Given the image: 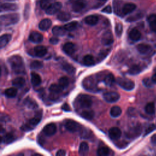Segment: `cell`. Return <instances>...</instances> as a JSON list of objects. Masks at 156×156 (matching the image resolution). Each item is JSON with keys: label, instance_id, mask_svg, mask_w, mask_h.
Here are the masks:
<instances>
[{"label": "cell", "instance_id": "cell-42", "mask_svg": "<svg viewBox=\"0 0 156 156\" xmlns=\"http://www.w3.org/2000/svg\"><path fill=\"white\" fill-rule=\"evenodd\" d=\"M78 26V23L77 21H72L66 24L63 27L66 30V31H73L75 30Z\"/></svg>", "mask_w": 156, "mask_h": 156}, {"label": "cell", "instance_id": "cell-31", "mask_svg": "<svg viewBox=\"0 0 156 156\" xmlns=\"http://www.w3.org/2000/svg\"><path fill=\"white\" fill-rule=\"evenodd\" d=\"M26 83L25 79L22 77H18L14 79L12 81V85L16 88L23 87Z\"/></svg>", "mask_w": 156, "mask_h": 156}, {"label": "cell", "instance_id": "cell-34", "mask_svg": "<svg viewBox=\"0 0 156 156\" xmlns=\"http://www.w3.org/2000/svg\"><path fill=\"white\" fill-rule=\"evenodd\" d=\"M57 18L58 20L61 21H68V20H69L71 18V15L66 12H60L57 14Z\"/></svg>", "mask_w": 156, "mask_h": 156}, {"label": "cell", "instance_id": "cell-10", "mask_svg": "<svg viewBox=\"0 0 156 156\" xmlns=\"http://www.w3.org/2000/svg\"><path fill=\"white\" fill-rule=\"evenodd\" d=\"M62 7V4L60 2H55L53 4H51L49 7L45 10L46 14L48 15H54L60 11Z\"/></svg>", "mask_w": 156, "mask_h": 156}, {"label": "cell", "instance_id": "cell-30", "mask_svg": "<svg viewBox=\"0 0 156 156\" xmlns=\"http://www.w3.org/2000/svg\"><path fill=\"white\" fill-rule=\"evenodd\" d=\"M24 104L26 107L31 109L37 108L38 106L37 103L34 99L29 97H27L25 99V100L24 101Z\"/></svg>", "mask_w": 156, "mask_h": 156}, {"label": "cell", "instance_id": "cell-9", "mask_svg": "<svg viewBox=\"0 0 156 156\" xmlns=\"http://www.w3.org/2000/svg\"><path fill=\"white\" fill-rule=\"evenodd\" d=\"M114 41L112 33L110 30L105 31L102 37L101 43L105 46H108L112 44Z\"/></svg>", "mask_w": 156, "mask_h": 156}, {"label": "cell", "instance_id": "cell-13", "mask_svg": "<svg viewBox=\"0 0 156 156\" xmlns=\"http://www.w3.org/2000/svg\"><path fill=\"white\" fill-rule=\"evenodd\" d=\"M77 50L76 44L72 42H67L63 46V52L68 55L73 54Z\"/></svg>", "mask_w": 156, "mask_h": 156}, {"label": "cell", "instance_id": "cell-21", "mask_svg": "<svg viewBox=\"0 0 156 156\" xmlns=\"http://www.w3.org/2000/svg\"><path fill=\"white\" fill-rule=\"evenodd\" d=\"M85 23L90 26L96 25L99 21V18L97 15H91L86 16L84 19Z\"/></svg>", "mask_w": 156, "mask_h": 156}, {"label": "cell", "instance_id": "cell-8", "mask_svg": "<svg viewBox=\"0 0 156 156\" xmlns=\"http://www.w3.org/2000/svg\"><path fill=\"white\" fill-rule=\"evenodd\" d=\"M64 125L65 128L71 132H75L80 129V124L72 119H67Z\"/></svg>", "mask_w": 156, "mask_h": 156}, {"label": "cell", "instance_id": "cell-29", "mask_svg": "<svg viewBox=\"0 0 156 156\" xmlns=\"http://www.w3.org/2000/svg\"><path fill=\"white\" fill-rule=\"evenodd\" d=\"M31 83L34 86H38L41 83V79L39 74L35 72L31 73Z\"/></svg>", "mask_w": 156, "mask_h": 156}, {"label": "cell", "instance_id": "cell-2", "mask_svg": "<svg viewBox=\"0 0 156 156\" xmlns=\"http://www.w3.org/2000/svg\"><path fill=\"white\" fill-rule=\"evenodd\" d=\"M98 77L95 76H90L85 77L82 81V86L87 91L91 92H97L98 89Z\"/></svg>", "mask_w": 156, "mask_h": 156}, {"label": "cell", "instance_id": "cell-53", "mask_svg": "<svg viewBox=\"0 0 156 156\" xmlns=\"http://www.w3.org/2000/svg\"><path fill=\"white\" fill-rule=\"evenodd\" d=\"M141 17H142V15L140 14V13H138V14L135 15V16H130L129 18H128L127 19V21H129V22H132V21L137 20L140 19V18H141Z\"/></svg>", "mask_w": 156, "mask_h": 156}, {"label": "cell", "instance_id": "cell-44", "mask_svg": "<svg viewBox=\"0 0 156 156\" xmlns=\"http://www.w3.org/2000/svg\"><path fill=\"white\" fill-rule=\"evenodd\" d=\"M141 71V68L138 65H134L130 67L129 70V73L131 75H136Z\"/></svg>", "mask_w": 156, "mask_h": 156}, {"label": "cell", "instance_id": "cell-17", "mask_svg": "<svg viewBox=\"0 0 156 156\" xmlns=\"http://www.w3.org/2000/svg\"><path fill=\"white\" fill-rule=\"evenodd\" d=\"M47 48L41 45H38L34 48V52L37 57H42L44 56L47 53Z\"/></svg>", "mask_w": 156, "mask_h": 156}, {"label": "cell", "instance_id": "cell-37", "mask_svg": "<svg viewBox=\"0 0 156 156\" xmlns=\"http://www.w3.org/2000/svg\"><path fill=\"white\" fill-rule=\"evenodd\" d=\"M81 116L82 118L88 119V120H91L94 118V113L93 110H84L82 112Z\"/></svg>", "mask_w": 156, "mask_h": 156}, {"label": "cell", "instance_id": "cell-55", "mask_svg": "<svg viewBox=\"0 0 156 156\" xmlns=\"http://www.w3.org/2000/svg\"><path fill=\"white\" fill-rule=\"evenodd\" d=\"M49 98L50 100L54 101H56L58 99V94H55V93H51L49 96Z\"/></svg>", "mask_w": 156, "mask_h": 156}, {"label": "cell", "instance_id": "cell-51", "mask_svg": "<svg viewBox=\"0 0 156 156\" xmlns=\"http://www.w3.org/2000/svg\"><path fill=\"white\" fill-rule=\"evenodd\" d=\"M91 134V131L88 132V129H84L80 132V136L82 138H89Z\"/></svg>", "mask_w": 156, "mask_h": 156}, {"label": "cell", "instance_id": "cell-15", "mask_svg": "<svg viewBox=\"0 0 156 156\" xmlns=\"http://www.w3.org/2000/svg\"><path fill=\"white\" fill-rule=\"evenodd\" d=\"M29 40L32 43H39L43 41V36L41 34L36 31H34L30 34Z\"/></svg>", "mask_w": 156, "mask_h": 156}, {"label": "cell", "instance_id": "cell-4", "mask_svg": "<svg viewBox=\"0 0 156 156\" xmlns=\"http://www.w3.org/2000/svg\"><path fill=\"white\" fill-rule=\"evenodd\" d=\"M116 82L119 87L127 91L132 90L135 87L134 82L125 77H118L116 79Z\"/></svg>", "mask_w": 156, "mask_h": 156}, {"label": "cell", "instance_id": "cell-43", "mask_svg": "<svg viewBox=\"0 0 156 156\" xmlns=\"http://www.w3.org/2000/svg\"><path fill=\"white\" fill-rule=\"evenodd\" d=\"M15 139L14 135L11 133H8L5 134L3 137L1 136V142L4 141L5 143H12Z\"/></svg>", "mask_w": 156, "mask_h": 156}, {"label": "cell", "instance_id": "cell-35", "mask_svg": "<svg viewBox=\"0 0 156 156\" xmlns=\"http://www.w3.org/2000/svg\"><path fill=\"white\" fill-rule=\"evenodd\" d=\"M122 113L121 108L119 106H113L112 107L110 113L112 117L117 118L121 115Z\"/></svg>", "mask_w": 156, "mask_h": 156}, {"label": "cell", "instance_id": "cell-57", "mask_svg": "<svg viewBox=\"0 0 156 156\" xmlns=\"http://www.w3.org/2000/svg\"><path fill=\"white\" fill-rule=\"evenodd\" d=\"M58 41H59L58 38L56 37H51L49 40V42L52 44H57L58 43Z\"/></svg>", "mask_w": 156, "mask_h": 156}, {"label": "cell", "instance_id": "cell-61", "mask_svg": "<svg viewBox=\"0 0 156 156\" xmlns=\"http://www.w3.org/2000/svg\"><path fill=\"white\" fill-rule=\"evenodd\" d=\"M152 80L153 81L154 83H156V73H155V74L152 76Z\"/></svg>", "mask_w": 156, "mask_h": 156}, {"label": "cell", "instance_id": "cell-41", "mask_svg": "<svg viewBox=\"0 0 156 156\" xmlns=\"http://www.w3.org/2000/svg\"><path fill=\"white\" fill-rule=\"evenodd\" d=\"M63 89L58 84H52L49 87V91L51 93L59 94L60 93Z\"/></svg>", "mask_w": 156, "mask_h": 156}, {"label": "cell", "instance_id": "cell-22", "mask_svg": "<svg viewBox=\"0 0 156 156\" xmlns=\"http://www.w3.org/2000/svg\"><path fill=\"white\" fill-rule=\"evenodd\" d=\"M136 9V5L132 3H127L124 5L122 8V12L124 15H127L132 12Z\"/></svg>", "mask_w": 156, "mask_h": 156}, {"label": "cell", "instance_id": "cell-3", "mask_svg": "<svg viewBox=\"0 0 156 156\" xmlns=\"http://www.w3.org/2000/svg\"><path fill=\"white\" fill-rule=\"evenodd\" d=\"M20 16L18 13H10L1 16V25L7 26L12 24H15L19 21Z\"/></svg>", "mask_w": 156, "mask_h": 156}, {"label": "cell", "instance_id": "cell-25", "mask_svg": "<svg viewBox=\"0 0 156 156\" xmlns=\"http://www.w3.org/2000/svg\"><path fill=\"white\" fill-rule=\"evenodd\" d=\"M141 34L140 32L136 28H134L130 30L129 32V38L130 40L136 41H138L141 38Z\"/></svg>", "mask_w": 156, "mask_h": 156}, {"label": "cell", "instance_id": "cell-36", "mask_svg": "<svg viewBox=\"0 0 156 156\" xmlns=\"http://www.w3.org/2000/svg\"><path fill=\"white\" fill-rule=\"evenodd\" d=\"M83 62L86 66H92L95 63L94 59L91 55H85L83 58Z\"/></svg>", "mask_w": 156, "mask_h": 156}, {"label": "cell", "instance_id": "cell-45", "mask_svg": "<svg viewBox=\"0 0 156 156\" xmlns=\"http://www.w3.org/2000/svg\"><path fill=\"white\" fill-rule=\"evenodd\" d=\"M110 153V150L107 147H101L97 150V154L99 156L108 155Z\"/></svg>", "mask_w": 156, "mask_h": 156}, {"label": "cell", "instance_id": "cell-46", "mask_svg": "<svg viewBox=\"0 0 156 156\" xmlns=\"http://www.w3.org/2000/svg\"><path fill=\"white\" fill-rule=\"evenodd\" d=\"M43 66V64L41 62L38 60H34L31 62L30 67L32 69H39L42 68Z\"/></svg>", "mask_w": 156, "mask_h": 156}, {"label": "cell", "instance_id": "cell-40", "mask_svg": "<svg viewBox=\"0 0 156 156\" xmlns=\"http://www.w3.org/2000/svg\"><path fill=\"white\" fill-rule=\"evenodd\" d=\"M89 150L88 144L86 142H82L79 146V152L81 155H84L88 152Z\"/></svg>", "mask_w": 156, "mask_h": 156}, {"label": "cell", "instance_id": "cell-26", "mask_svg": "<svg viewBox=\"0 0 156 156\" xmlns=\"http://www.w3.org/2000/svg\"><path fill=\"white\" fill-rule=\"evenodd\" d=\"M115 81V76L112 73H108L104 76L103 82L107 86H112Z\"/></svg>", "mask_w": 156, "mask_h": 156}, {"label": "cell", "instance_id": "cell-52", "mask_svg": "<svg viewBox=\"0 0 156 156\" xmlns=\"http://www.w3.org/2000/svg\"><path fill=\"white\" fill-rule=\"evenodd\" d=\"M155 129V126L154 124H150L147 127V129H146V130H145V133H144V136H146V135H147V134H149V133H150L152 131H153L154 129Z\"/></svg>", "mask_w": 156, "mask_h": 156}, {"label": "cell", "instance_id": "cell-18", "mask_svg": "<svg viewBox=\"0 0 156 156\" xmlns=\"http://www.w3.org/2000/svg\"><path fill=\"white\" fill-rule=\"evenodd\" d=\"M18 9L17 4L14 3H4L1 5V11H15Z\"/></svg>", "mask_w": 156, "mask_h": 156}, {"label": "cell", "instance_id": "cell-12", "mask_svg": "<svg viewBox=\"0 0 156 156\" xmlns=\"http://www.w3.org/2000/svg\"><path fill=\"white\" fill-rule=\"evenodd\" d=\"M57 131V127L54 123H49L46 125L43 129V133L46 136H52Z\"/></svg>", "mask_w": 156, "mask_h": 156}, {"label": "cell", "instance_id": "cell-28", "mask_svg": "<svg viewBox=\"0 0 156 156\" xmlns=\"http://www.w3.org/2000/svg\"><path fill=\"white\" fill-rule=\"evenodd\" d=\"M147 20L149 24L151 29L154 32H156V14L150 15L147 17Z\"/></svg>", "mask_w": 156, "mask_h": 156}, {"label": "cell", "instance_id": "cell-5", "mask_svg": "<svg viewBox=\"0 0 156 156\" xmlns=\"http://www.w3.org/2000/svg\"><path fill=\"white\" fill-rule=\"evenodd\" d=\"M77 101L80 107L89 108L92 105V99L87 94H80L77 97Z\"/></svg>", "mask_w": 156, "mask_h": 156}, {"label": "cell", "instance_id": "cell-6", "mask_svg": "<svg viewBox=\"0 0 156 156\" xmlns=\"http://www.w3.org/2000/svg\"><path fill=\"white\" fill-rule=\"evenodd\" d=\"M103 98L107 102L114 103L119 99L120 95L115 91H107L103 94Z\"/></svg>", "mask_w": 156, "mask_h": 156}, {"label": "cell", "instance_id": "cell-16", "mask_svg": "<svg viewBox=\"0 0 156 156\" xmlns=\"http://www.w3.org/2000/svg\"><path fill=\"white\" fill-rule=\"evenodd\" d=\"M42 114H43V113H42V110H41L37 111L35 113L34 118L30 119L28 122L32 126L35 127V126H36L37 124H38L39 122H40V121L41 119V118H42Z\"/></svg>", "mask_w": 156, "mask_h": 156}, {"label": "cell", "instance_id": "cell-24", "mask_svg": "<svg viewBox=\"0 0 156 156\" xmlns=\"http://www.w3.org/2000/svg\"><path fill=\"white\" fill-rule=\"evenodd\" d=\"M62 69L69 74H74L76 72V68L74 66L68 62H63L62 64Z\"/></svg>", "mask_w": 156, "mask_h": 156}, {"label": "cell", "instance_id": "cell-60", "mask_svg": "<svg viewBox=\"0 0 156 156\" xmlns=\"http://www.w3.org/2000/svg\"><path fill=\"white\" fill-rule=\"evenodd\" d=\"M151 141L152 144L156 145V134H154L152 136V137L151 138Z\"/></svg>", "mask_w": 156, "mask_h": 156}, {"label": "cell", "instance_id": "cell-50", "mask_svg": "<svg viewBox=\"0 0 156 156\" xmlns=\"http://www.w3.org/2000/svg\"><path fill=\"white\" fill-rule=\"evenodd\" d=\"M152 80H151L150 79L146 77V78H144L143 80V85L147 87V88H151L152 87L153 85V83H152Z\"/></svg>", "mask_w": 156, "mask_h": 156}, {"label": "cell", "instance_id": "cell-19", "mask_svg": "<svg viewBox=\"0 0 156 156\" xmlns=\"http://www.w3.org/2000/svg\"><path fill=\"white\" fill-rule=\"evenodd\" d=\"M52 25V22L51 21V20L48 19V18H45L42 20L39 24H38V27L41 30L43 31H45L47 30L48 29H49L50 28V27Z\"/></svg>", "mask_w": 156, "mask_h": 156}, {"label": "cell", "instance_id": "cell-7", "mask_svg": "<svg viewBox=\"0 0 156 156\" xmlns=\"http://www.w3.org/2000/svg\"><path fill=\"white\" fill-rule=\"evenodd\" d=\"M141 127L142 126L140 124H138L130 129L126 133V137H127L128 138H134L139 136L142 131Z\"/></svg>", "mask_w": 156, "mask_h": 156}, {"label": "cell", "instance_id": "cell-38", "mask_svg": "<svg viewBox=\"0 0 156 156\" xmlns=\"http://www.w3.org/2000/svg\"><path fill=\"white\" fill-rule=\"evenodd\" d=\"M145 112L149 115H154L155 112V105L152 102H149L145 106Z\"/></svg>", "mask_w": 156, "mask_h": 156}, {"label": "cell", "instance_id": "cell-59", "mask_svg": "<svg viewBox=\"0 0 156 156\" xmlns=\"http://www.w3.org/2000/svg\"><path fill=\"white\" fill-rule=\"evenodd\" d=\"M66 155V152L65 150L60 149L56 152V155L57 156H64Z\"/></svg>", "mask_w": 156, "mask_h": 156}, {"label": "cell", "instance_id": "cell-47", "mask_svg": "<svg viewBox=\"0 0 156 156\" xmlns=\"http://www.w3.org/2000/svg\"><path fill=\"white\" fill-rule=\"evenodd\" d=\"M122 29H123L122 25L121 23H118L116 24L115 30V34L117 37H120L121 36L122 33Z\"/></svg>", "mask_w": 156, "mask_h": 156}, {"label": "cell", "instance_id": "cell-54", "mask_svg": "<svg viewBox=\"0 0 156 156\" xmlns=\"http://www.w3.org/2000/svg\"><path fill=\"white\" fill-rule=\"evenodd\" d=\"M10 120V116L7 115L6 114L4 113H1V122H7Z\"/></svg>", "mask_w": 156, "mask_h": 156}, {"label": "cell", "instance_id": "cell-23", "mask_svg": "<svg viewBox=\"0 0 156 156\" xmlns=\"http://www.w3.org/2000/svg\"><path fill=\"white\" fill-rule=\"evenodd\" d=\"M66 30L65 29L64 27H61V26H54L52 29V34L57 37H62L63 36L65 33H66Z\"/></svg>", "mask_w": 156, "mask_h": 156}, {"label": "cell", "instance_id": "cell-39", "mask_svg": "<svg viewBox=\"0 0 156 156\" xmlns=\"http://www.w3.org/2000/svg\"><path fill=\"white\" fill-rule=\"evenodd\" d=\"M69 79L66 76L61 77L58 80V85L63 88H66L69 85Z\"/></svg>", "mask_w": 156, "mask_h": 156}, {"label": "cell", "instance_id": "cell-20", "mask_svg": "<svg viewBox=\"0 0 156 156\" xmlns=\"http://www.w3.org/2000/svg\"><path fill=\"white\" fill-rule=\"evenodd\" d=\"M137 51L141 54H146L149 52L151 50V47L145 43H140L136 46Z\"/></svg>", "mask_w": 156, "mask_h": 156}, {"label": "cell", "instance_id": "cell-48", "mask_svg": "<svg viewBox=\"0 0 156 156\" xmlns=\"http://www.w3.org/2000/svg\"><path fill=\"white\" fill-rule=\"evenodd\" d=\"M51 4L48 0H41L40 2V7L43 10H46Z\"/></svg>", "mask_w": 156, "mask_h": 156}, {"label": "cell", "instance_id": "cell-49", "mask_svg": "<svg viewBox=\"0 0 156 156\" xmlns=\"http://www.w3.org/2000/svg\"><path fill=\"white\" fill-rule=\"evenodd\" d=\"M34 129V127L32 126L29 122L27 124H24L21 126V130L24 132H27L31 130Z\"/></svg>", "mask_w": 156, "mask_h": 156}, {"label": "cell", "instance_id": "cell-32", "mask_svg": "<svg viewBox=\"0 0 156 156\" xmlns=\"http://www.w3.org/2000/svg\"><path fill=\"white\" fill-rule=\"evenodd\" d=\"M17 92H18V90H17L16 88H15V87L7 88L4 91V94L7 98H13L16 96Z\"/></svg>", "mask_w": 156, "mask_h": 156}, {"label": "cell", "instance_id": "cell-14", "mask_svg": "<svg viewBox=\"0 0 156 156\" xmlns=\"http://www.w3.org/2000/svg\"><path fill=\"white\" fill-rule=\"evenodd\" d=\"M108 135L112 140H117L119 139L121 136V131L118 127H113L109 129Z\"/></svg>", "mask_w": 156, "mask_h": 156}, {"label": "cell", "instance_id": "cell-33", "mask_svg": "<svg viewBox=\"0 0 156 156\" xmlns=\"http://www.w3.org/2000/svg\"><path fill=\"white\" fill-rule=\"evenodd\" d=\"M110 52V48H106L101 50V51L99 52L98 55L97 57V60L98 62H101L108 55V54Z\"/></svg>", "mask_w": 156, "mask_h": 156}, {"label": "cell", "instance_id": "cell-62", "mask_svg": "<svg viewBox=\"0 0 156 156\" xmlns=\"http://www.w3.org/2000/svg\"><path fill=\"white\" fill-rule=\"evenodd\" d=\"M100 1H107V0H100Z\"/></svg>", "mask_w": 156, "mask_h": 156}, {"label": "cell", "instance_id": "cell-27", "mask_svg": "<svg viewBox=\"0 0 156 156\" xmlns=\"http://www.w3.org/2000/svg\"><path fill=\"white\" fill-rule=\"evenodd\" d=\"M11 38H12L11 35L9 34H5L1 35V37L0 38V48H1V49L5 47L9 43V42L11 40Z\"/></svg>", "mask_w": 156, "mask_h": 156}, {"label": "cell", "instance_id": "cell-11", "mask_svg": "<svg viewBox=\"0 0 156 156\" xmlns=\"http://www.w3.org/2000/svg\"><path fill=\"white\" fill-rule=\"evenodd\" d=\"M87 5L85 0H76L72 4V10L74 12H79Z\"/></svg>", "mask_w": 156, "mask_h": 156}, {"label": "cell", "instance_id": "cell-1", "mask_svg": "<svg viewBox=\"0 0 156 156\" xmlns=\"http://www.w3.org/2000/svg\"><path fill=\"white\" fill-rule=\"evenodd\" d=\"M8 62L13 71L16 74H24L25 67L22 57L18 55H12L8 59Z\"/></svg>", "mask_w": 156, "mask_h": 156}, {"label": "cell", "instance_id": "cell-58", "mask_svg": "<svg viewBox=\"0 0 156 156\" xmlns=\"http://www.w3.org/2000/svg\"><path fill=\"white\" fill-rule=\"evenodd\" d=\"M62 109L63 110L65 111V112H69L71 111V108H70V107L69 106V105L66 103L64 104L63 105H62Z\"/></svg>", "mask_w": 156, "mask_h": 156}, {"label": "cell", "instance_id": "cell-56", "mask_svg": "<svg viewBox=\"0 0 156 156\" xmlns=\"http://www.w3.org/2000/svg\"><path fill=\"white\" fill-rule=\"evenodd\" d=\"M112 7H110V5H107L106 7H105L102 10V12L105 13H112Z\"/></svg>", "mask_w": 156, "mask_h": 156}]
</instances>
